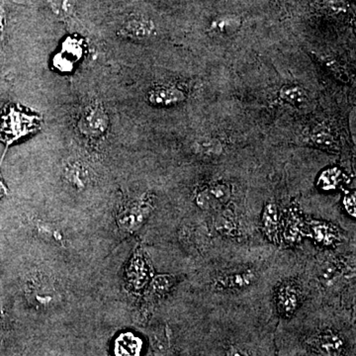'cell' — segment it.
<instances>
[{
  "label": "cell",
  "mask_w": 356,
  "mask_h": 356,
  "mask_svg": "<svg viewBox=\"0 0 356 356\" xmlns=\"http://www.w3.org/2000/svg\"><path fill=\"white\" fill-rule=\"evenodd\" d=\"M65 182L76 191H83L91 181L90 168L81 161H67L63 170Z\"/></svg>",
  "instance_id": "ba28073f"
},
{
  "label": "cell",
  "mask_w": 356,
  "mask_h": 356,
  "mask_svg": "<svg viewBox=\"0 0 356 356\" xmlns=\"http://www.w3.org/2000/svg\"><path fill=\"white\" fill-rule=\"evenodd\" d=\"M175 283V278L170 275H161L154 277L152 281L151 287L147 294V301L154 302L161 298L163 295L170 291Z\"/></svg>",
  "instance_id": "ffe728a7"
},
{
  "label": "cell",
  "mask_w": 356,
  "mask_h": 356,
  "mask_svg": "<svg viewBox=\"0 0 356 356\" xmlns=\"http://www.w3.org/2000/svg\"><path fill=\"white\" fill-rule=\"evenodd\" d=\"M346 268V266L343 264H334V262H325L321 266L318 271V277L321 282L327 287H336L339 284V281L343 278L344 273L343 269Z\"/></svg>",
  "instance_id": "2e32d148"
},
{
  "label": "cell",
  "mask_w": 356,
  "mask_h": 356,
  "mask_svg": "<svg viewBox=\"0 0 356 356\" xmlns=\"http://www.w3.org/2000/svg\"><path fill=\"white\" fill-rule=\"evenodd\" d=\"M309 235L308 225L304 221L301 213L297 208H293L288 213L286 221H285L284 229H283V236L288 243H294L300 242L303 236Z\"/></svg>",
  "instance_id": "8fae6325"
},
{
  "label": "cell",
  "mask_w": 356,
  "mask_h": 356,
  "mask_svg": "<svg viewBox=\"0 0 356 356\" xmlns=\"http://www.w3.org/2000/svg\"><path fill=\"white\" fill-rule=\"evenodd\" d=\"M2 31H3V13H2L1 7H0V42H1Z\"/></svg>",
  "instance_id": "83f0119b"
},
{
  "label": "cell",
  "mask_w": 356,
  "mask_h": 356,
  "mask_svg": "<svg viewBox=\"0 0 356 356\" xmlns=\"http://www.w3.org/2000/svg\"><path fill=\"white\" fill-rule=\"evenodd\" d=\"M280 98L293 106L299 107L308 102L306 90L298 86H284L280 89Z\"/></svg>",
  "instance_id": "44dd1931"
},
{
  "label": "cell",
  "mask_w": 356,
  "mask_h": 356,
  "mask_svg": "<svg viewBox=\"0 0 356 356\" xmlns=\"http://www.w3.org/2000/svg\"><path fill=\"white\" fill-rule=\"evenodd\" d=\"M127 284L134 292L144 289L151 280L152 267L147 261L146 254L140 248L134 254L127 268Z\"/></svg>",
  "instance_id": "277c9868"
},
{
  "label": "cell",
  "mask_w": 356,
  "mask_h": 356,
  "mask_svg": "<svg viewBox=\"0 0 356 356\" xmlns=\"http://www.w3.org/2000/svg\"><path fill=\"white\" fill-rule=\"evenodd\" d=\"M156 27L153 21L142 17V16H133L124 22L119 29V35L124 38L132 40H147L154 36Z\"/></svg>",
  "instance_id": "52a82bcc"
},
{
  "label": "cell",
  "mask_w": 356,
  "mask_h": 356,
  "mask_svg": "<svg viewBox=\"0 0 356 356\" xmlns=\"http://www.w3.org/2000/svg\"><path fill=\"white\" fill-rule=\"evenodd\" d=\"M217 231L222 233V235L235 236L236 232V222L232 218L227 217L224 215L222 218L216 221Z\"/></svg>",
  "instance_id": "d4e9b609"
},
{
  "label": "cell",
  "mask_w": 356,
  "mask_h": 356,
  "mask_svg": "<svg viewBox=\"0 0 356 356\" xmlns=\"http://www.w3.org/2000/svg\"><path fill=\"white\" fill-rule=\"evenodd\" d=\"M154 209V199L152 196L143 195L138 200L125 204L119 211L117 224L126 233L138 231L147 221Z\"/></svg>",
  "instance_id": "6da1fadb"
},
{
  "label": "cell",
  "mask_w": 356,
  "mask_h": 356,
  "mask_svg": "<svg viewBox=\"0 0 356 356\" xmlns=\"http://www.w3.org/2000/svg\"><path fill=\"white\" fill-rule=\"evenodd\" d=\"M344 208L350 216H356L355 193L346 194L343 199Z\"/></svg>",
  "instance_id": "484cf974"
},
{
  "label": "cell",
  "mask_w": 356,
  "mask_h": 356,
  "mask_svg": "<svg viewBox=\"0 0 356 356\" xmlns=\"http://www.w3.org/2000/svg\"><path fill=\"white\" fill-rule=\"evenodd\" d=\"M308 344L323 356H341L344 350L343 339L330 330L312 336L308 339Z\"/></svg>",
  "instance_id": "8992f818"
},
{
  "label": "cell",
  "mask_w": 356,
  "mask_h": 356,
  "mask_svg": "<svg viewBox=\"0 0 356 356\" xmlns=\"http://www.w3.org/2000/svg\"><path fill=\"white\" fill-rule=\"evenodd\" d=\"M226 356H250L247 351L242 350L238 346H231L227 351Z\"/></svg>",
  "instance_id": "4316f807"
},
{
  "label": "cell",
  "mask_w": 356,
  "mask_h": 356,
  "mask_svg": "<svg viewBox=\"0 0 356 356\" xmlns=\"http://www.w3.org/2000/svg\"><path fill=\"white\" fill-rule=\"evenodd\" d=\"M3 193H6V188L4 187L3 184H2L1 180H0V197H1V195H3Z\"/></svg>",
  "instance_id": "f1b7e54d"
},
{
  "label": "cell",
  "mask_w": 356,
  "mask_h": 356,
  "mask_svg": "<svg viewBox=\"0 0 356 356\" xmlns=\"http://www.w3.org/2000/svg\"><path fill=\"white\" fill-rule=\"evenodd\" d=\"M194 151L200 156L217 158L224 153V146L220 140L215 138H200L194 143Z\"/></svg>",
  "instance_id": "d6986e66"
},
{
  "label": "cell",
  "mask_w": 356,
  "mask_h": 356,
  "mask_svg": "<svg viewBox=\"0 0 356 356\" xmlns=\"http://www.w3.org/2000/svg\"><path fill=\"white\" fill-rule=\"evenodd\" d=\"M341 177V172L337 168H330L321 175L318 178V186L324 191H332L339 185Z\"/></svg>",
  "instance_id": "603a6c76"
},
{
  "label": "cell",
  "mask_w": 356,
  "mask_h": 356,
  "mask_svg": "<svg viewBox=\"0 0 356 356\" xmlns=\"http://www.w3.org/2000/svg\"><path fill=\"white\" fill-rule=\"evenodd\" d=\"M231 195L229 184L217 182L201 189L196 195V203L203 210L218 209L229 202Z\"/></svg>",
  "instance_id": "5b68a950"
},
{
  "label": "cell",
  "mask_w": 356,
  "mask_h": 356,
  "mask_svg": "<svg viewBox=\"0 0 356 356\" xmlns=\"http://www.w3.org/2000/svg\"><path fill=\"white\" fill-rule=\"evenodd\" d=\"M309 231L316 242L325 247L334 245L341 238V233L336 226L323 221H311L308 225Z\"/></svg>",
  "instance_id": "4fadbf2b"
},
{
  "label": "cell",
  "mask_w": 356,
  "mask_h": 356,
  "mask_svg": "<svg viewBox=\"0 0 356 356\" xmlns=\"http://www.w3.org/2000/svg\"><path fill=\"white\" fill-rule=\"evenodd\" d=\"M262 231L271 243L280 242V213L275 203H267L261 218Z\"/></svg>",
  "instance_id": "5bb4252c"
},
{
  "label": "cell",
  "mask_w": 356,
  "mask_h": 356,
  "mask_svg": "<svg viewBox=\"0 0 356 356\" xmlns=\"http://www.w3.org/2000/svg\"><path fill=\"white\" fill-rule=\"evenodd\" d=\"M35 229L37 234L48 243H55L62 247H65L67 243V238L62 229L50 222L37 221Z\"/></svg>",
  "instance_id": "e0dca14e"
},
{
  "label": "cell",
  "mask_w": 356,
  "mask_h": 356,
  "mask_svg": "<svg viewBox=\"0 0 356 356\" xmlns=\"http://www.w3.org/2000/svg\"><path fill=\"white\" fill-rule=\"evenodd\" d=\"M276 304L281 315L292 316L300 305L298 287L292 282L282 283L276 293Z\"/></svg>",
  "instance_id": "9c48e42d"
},
{
  "label": "cell",
  "mask_w": 356,
  "mask_h": 356,
  "mask_svg": "<svg viewBox=\"0 0 356 356\" xmlns=\"http://www.w3.org/2000/svg\"><path fill=\"white\" fill-rule=\"evenodd\" d=\"M241 25H242V20L238 16H222L213 21L210 30L222 36H231L240 29Z\"/></svg>",
  "instance_id": "ac0fdd59"
},
{
  "label": "cell",
  "mask_w": 356,
  "mask_h": 356,
  "mask_svg": "<svg viewBox=\"0 0 356 356\" xmlns=\"http://www.w3.org/2000/svg\"><path fill=\"white\" fill-rule=\"evenodd\" d=\"M185 93L181 89L173 86H159L149 92L147 99L154 106H172L184 102Z\"/></svg>",
  "instance_id": "30bf717a"
},
{
  "label": "cell",
  "mask_w": 356,
  "mask_h": 356,
  "mask_svg": "<svg viewBox=\"0 0 356 356\" xmlns=\"http://www.w3.org/2000/svg\"><path fill=\"white\" fill-rule=\"evenodd\" d=\"M311 140L314 144L318 147H329V149H332L334 147V137L329 131L325 130V129L316 130L315 132L312 134Z\"/></svg>",
  "instance_id": "cb8c5ba5"
},
{
  "label": "cell",
  "mask_w": 356,
  "mask_h": 356,
  "mask_svg": "<svg viewBox=\"0 0 356 356\" xmlns=\"http://www.w3.org/2000/svg\"><path fill=\"white\" fill-rule=\"evenodd\" d=\"M255 278H257V274L252 269L236 271V273L219 276L215 281V286L218 289H245L254 282Z\"/></svg>",
  "instance_id": "7c38bea8"
},
{
  "label": "cell",
  "mask_w": 356,
  "mask_h": 356,
  "mask_svg": "<svg viewBox=\"0 0 356 356\" xmlns=\"http://www.w3.org/2000/svg\"><path fill=\"white\" fill-rule=\"evenodd\" d=\"M27 299L38 309H48L58 300V291L53 281L41 273L32 274L25 284Z\"/></svg>",
  "instance_id": "7a4b0ae2"
},
{
  "label": "cell",
  "mask_w": 356,
  "mask_h": 356,
  "mask_svg": "<svg viewBox=\"0 0 356 356\" xmlns=\"http://www.w3.org/2000/svg\"><path fill=\"white\" fill-rule=\"evenodd\" d=\"M108 127L109 116L102 102H91L81 112L79 129L86 137L97 139L107 132Z\"/></svg>",
  "instance_id": "3957f363"
},
{
  "label": "cell",
  "mask_w": 356,
  "mask_h": 356,
  "mask_svg": "<svg viewBox=\"0 0 356 356\" xmlns=\"http://www.w3.org/2000/svg\"><path fill=\"white\" fill-rule=\"evenodd\" d=\"M143 343L133 332H124L117 337L114 344L116 356H140Z\"/></svg>",
  "instance_id": "9a60e30c"
},
{
  "label": "cell",
  "mask_w": 356,
  "mask_h": 356,
  "mask_svg": "<svg viewBox=\"0 0 356 356\" xmlns=\"http://www.w3.org/2000/svg\"><path fill=\"white\" fill-rule=\"evenodd\" d=\"M51 11L60 19H67L76 13V0H48Z\"/></svg>",
  "instance_id": "7402d4cb"
}]
</instances>
